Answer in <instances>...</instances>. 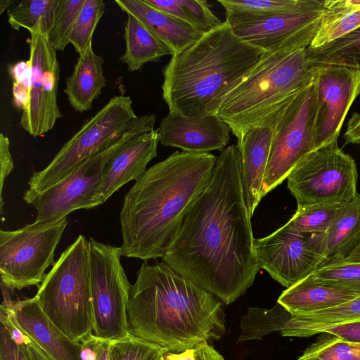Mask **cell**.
Masks as SVG:
<instances>
[{
	"instance_id": "obj_43",
	"label": "cell",
	"mask_w": 360,
	"mask_h": 360,
	"mask_svg": "<svg viewBox=\"0 0 360 360\" xmlns=\"http://www.w3.org/2000/svg\"><path fill=\"white\" fill-rule=\"evenodd\" d=\"M146 1L154 7L165 12L166 13L188 23L196 30L193 19L189 13L178 3L177 0Z\"/></svg>"
},
{
	"instance_id": "obj_46",
	"label": "cell",
	"mask_w": 360,
	"mask_h": 360,
	"mask_svg": "<svg viewBox=\"0 0 360 360\" xmlns=\"http://www.w3.org/2000/svg\"><path fill=\"white\" fill-rule=\"evenodd\" d=\"M25 345L32 360H51L27 336Z\"/></svg>"
},
{
	"instance_id": "obj_12",
	"label": "cell",
	"mask_w": 360,
	"mask_h": 360,
	"mask_svg": "<svg viewBox=\"0 0 360 360\" xmlns=\"http://www.w3.org/2000/svg\"><path fill=\"white\" fill-rule=\"evenodd\" d=\"M68 218L34 221L14 231L0 230L1 284L11 290L39 285L56 263L54 252Z\"/></svg>"
},
{
	"instance_id": "obj_37",
	"label": "cell",
	"mask_w": 360,
	"mask_h": 360,
	"mask_svg": "<svg viewBox=\"0 0 360 360\" xmlns=\"http://www.w3.org/2000/svg\"><path fill=\"white\" fill-rule=\"evenodd\" d=\"M0 360H32L25 345L27 336L1 311Z\"/></svg>"
},
{
	"instance_id": "obj_26",
	"label": "cell",
	"mask_w": 360,
	"mask_h": 360,
	"mask_svg": "<svg viewBox=\"0 0 360 360\" xmlns=\"http://www.w3.org/2000/svg\"><path fill=\"white\" fill-rule=\"evenodd\" d=\"M124 39L126 48L120 60L128 71L139 70L148 63L158 62L167 55L173 56L170 48L131 14H127Z\"/></svg>"
},
{
	"instance_id": "obj_22",
	"label": "cell",
	"mask_w": 360,
	"mask_h": 360,
	"mask_svg": "<svg viewBox=\"0 0 360 360\" xmlns=\"http://www.w3.org/2000/svg\"><path fill=\"white\" fill-rule=\"evenodd\" d=\"M90 44L79 56L71 75L66 79L64 92L74 110L84 112L92 108L94 101L106 85L102 56Z\"/></svg>"
},
{
	"instance_id": "obj_25",
	"label": "cell",
	"mask_w": 360,
	"mask_h": 360,
	"mask_svg": "<svg viewBox=\"0 0 360 360\" xmlns=\"http://www.w3.org/2000/svg\"><path fill=\"white\" fill-rule=\"evenodd\" d=\"M325 264L345 260L360 244V195L340 208L330 226L319 233Z\"/></svg>"
},
{
	"instance_id": "obj_2",
	"label": "cell",
	"mask_w": 360,
	"mask_h": 360,
	"mask_svg": "<svg viewBox=\"0 0 360 360\" xmlns=\"http://www.w3.org/2000/svg\"><path fill=\"white\" fill-rule=\"evenodd\" d=\"M217 157L175 151L146 169L126 193L120 213L122 255L162 258L191 205L210 181Z\"/></svg>"
},
{
	"instance_id": "obj_31",
	"label": "cell",
	"mask_w": 360,
	"mask_h": 360,
	"mask_svg": "<svg viewBox=\"0 0 360 360\" xmlns=\"http://www.w3.org/2000/svg\"><path fill=\"white\" fill-rule=\"evenodd\" d=\"M311 276L318 283L340 288L360 297V262L342 260L326 263Z\"/></svg>"
},
{
	"instance_id": "obj_36",
	"label": "cell",
	"mask_w": 360,
	"mask_h": 360,
	"mask_svg": "<svg viewBox=\"0 0 360 360\" xmlns=\"http://www.w3.org/2000/svg\"><path fill=\"white\" fill-rule=\"evenodd\" d=\"M84 0H60L49 40L57 51H63L68 44L75 23Z\"/></svg>"
},
{
	"instance_id": "obj_7",
	"label": "cell",
	"mask_w": 360,
	"mask_h": 360,
	"mask_svg": "<svg viewBox=\"0 0 360 360\" xmlns=\"http://www.w3.org/2000/svg\"><path fill=\"white\" fill-rule=\"evenodd\" d=\"M155 114L138 117L113 145L86 159L63 179L36 193L25 191L23 200L37 211L35 221H53L67 217L73 211L96 207L94 200L110 159L127 142L154 130Z\"/></svg>"
},
{
	"instance_id": "obj_20",
	"label": "cell",
	"mask_w": 360,
	"mask_h": 360,
	"mask_svg": "<svg viewBox=\"0 0 360 360\" xmlns=\"http://www.w3.org/2000/svg\"><path fill=\"white\" fill-rule=\"evenodd\" d=\"M273 138L272 126L250 129L237 143L241 158V181L245 202L250 217L263 198L262 186Z\"/></svg>"
},
{
	"instance_id": "obj_13",
	"label": "cell",
	"mask_w": 360,
	"mask_h": 360,
	"mask_svg": "<svg viewBox=\"0 0 360 360\" xmlns=\"http://www.w3.org/2000/svg\"><path fill=\"white\" fill-rule=\"evenodd\" d=\"M29 32L32 82L29 101L22 110L20 124L30 135L37 137L51 130L63 116L58 104L60 65L56 51L41 23Z\"/></svg>"
},
{
	"instance_id": "obj_3",
	"label": "cell",
	"mask_w": 360,
	"mask_h": 360,
	"mask_svg": "<svg viewBox=\"0 0 360 360\" xmlns=\"http://www.w3.org/2000/svg\"><path fill=\"white\" fill-rule=\"evenodd\" d=\"M127 316L130 334L169 352L218 340L226 331L223 302L163 262L142 263Z\"/></svg>"
},
{
	"instance_id": "obj_4",
	"label": "cell",
	"mask_w": 360,
	"mask_h": 360,
	"mask_svg": "<svg viewBox=\"0 0 360 360\" xmlns=\"http://www.w3.org/2000/svg\"><path fill=\"white\" fill-rule=\"evenodd\" d=\"M265 53L243 41L225 21L184 51L162 70V98L169 112L215 115L226 96Z\"/></svg>"
},
{
	"instance_id": "obj_29",
	"label": "cell",
	"mask_w": 360,
	"mask_h": 360,
	"mask_svg": "<svg viewBox=\"0 0 360 360\" xmlns=\"http://www.w3.org/2000/svg\"><path fill=\"white\" fill-rule=\"evenodd\" d=\"M309 65H333L360 71V26L351 32L317 48L307 47Z\"/></svg>"
},
{
	"instance_id": "obj_41",
	"label": "cell",
	"mask_w": 360,
	"mask_h": 360,
	"mask_svg": "<svg viewBox=\"0 0 360 360\" xmlns=\"http://www.w3.org/2000/svg\"><path fill=\"white\" fill-rule=\"evenodd\" d=\"M14 167L13 161L10 152L8 138L3 133L0 134V212L3 214V190L6 179L11 173Z\"/></svg>"
},
{
	"instance_id": "obj_23",
	"label": "cell",
	"mask_w": 360,
	"mask_h": 360,
	"mask_svg": "<svg viewBox=\"0 0 360 360\" xmlns=\"http://www.w3.org/2000/svg\"><path fill=\"white\" fill-rule=\"evenodd\" d=\"M226 11L231 27L271 16L304 12H322L326 0H217Z\"/></svg>"
},
{
	"instance_id": "obj_28",
	"label": "cell",
	"mask_w": 360,
	"mask_h": 360,
	"mask_svg": "<svg viewBox=\"0 0 360 360\" xmlns=\"http://www.w3.org/2000/svg\"><path fill=\"white\" fill-rule=\"evenodd\" d=\"M360 26V0H326L319 29L309 47L317 48Z\"/></svg>"
},
{
	"instance_id": "obj_51",
	"label": "cell",
	"mask_w": 360,
	"mask_h": 360,
	"mask_svg": "<svg viewBox=\"0 0 360 360\" xmlns=\"http://www.w3.org/2000/svg\"></svg>"
},
{
	"instance_id": "obj_11",
	"label": "cell",
	"mask_w": 360,
	"mask_h": 360,
	"mask_svg": "<svg viewBox=\"0 0 360 360\" xmlns=\"http://www.w3.org/2000/svg\"><path fill=\"white\" fill-rule=\"evenodd\" d=\"M89 260L94 335L112 342L130 335L128 303L131 284L120 262L121 248L90 238Z\"/></svg>"
},
{
	"instance_id": "obj_5",
	"label": "cell",
	"mask_w": 360,
	"mask_h": 360,
	"mask_svg": "<svg viewBox=\"0 0 360 360\" xmlns=\"http://www.w3.org/2000/svg\"><path fill=\"white\" fill-rule=\"evenodd\" d=\"M303 48L265 52L226 96L217 115L230 127L238 143L250 129L262 126L314 79V68Z\"/></svg>"
},
{
	"instance_id": "obj_49",
	"label": "cell",
	"mask_w": 360,
	"mask_h": 360,
	"mask_svg": "<svg viewBox=\"0 0 360 360\" xmlns=\"http://www.w3.org/2000/svg\"><path fill=\"white\" fill-rule=\"evenodd\" d=\"M16 1L14 0H1L0 1V14L1 15L5 11H8Z\"/></svg>"
},
{
	"instance_id": "obj_42",
	"label": "cell",
	"mask_w": 360,
	"mask_h": 360,
	"mask_svg": "<svg viewBox=\"0 0 360 360\" xmlns=\"http://www.w3.org/2000/svg\"><path fill=\"white\" fill-rule=\"evenodd\" d=\"M329 333L347 342L360 344V321L349 322L321 329L319 333Z\"/></svg>"
},
{
	"instance_id": "obj_17",
	"label": "cell",
	"mask_w": 360,
	"mask_h": 360,
	"mask_svg": "<svg viewBox=\"0 0 360 360\" xmlns=\"http://www.w3.org/2000/svg\"><path fill=\"white\" fill-rule=\"evenodd\" d=\"M5 311L11 322L51 360H83L82 345L70 340L42 311L36 297L12 300L9 288L1 285Z\"/></svg>"
},
{
	"instance_id": "obj_47",
	"label": "cell",
	"mask_w": 360,
	"mask_h": 360,
	"mask_svg": "<svg viewBox=\"0 0 360 360\" xmlns=\"http://www.w3.org/2000/svg\"><path fill=\"white\" fill-rule=\"evenodd\" d=\"M161 360H195L194 349H188L181 353L167 352Z\"/></svg>"
},
{
	"instance_id": "obj_38",
	"label": "cell",
	"mask_w": 360,
	"mask_h": 360,
	"mask_svg": "<svg viewBox=\"0 0 360 360\" xmlns=\"http://www.w3.org/2000/svg\"><path fill=\"white\" fill-rule=\"evenodd\" d=\"M13 81V104L23 110L29 101L32 82V68L30 60H20L8 67Z\"/></svg>"
},
{
	"instance_id": "obj_33",
	"label": "cell",
	"mask_w": 360,
	"mask_h": 360,
	"mask_svg": "<svg viewBox=\"0 0 360 360\" xmlns=\"http://www.w3.org/2000/svg\"><path fill=\"white\" fill-rule=\"evenodd\" d=\"M340 207L321 205L297 207L295 214L287 224L295 231L303 234L324 233Z\"/></svg>"
},
{
	"instance_id": "obj_34",
	"label": "cell",
	"mask_w": 360,
	"mask_h": 360,
	"mask_svg": "<svg viewBox=\"0 0 360 360\" xmlns=\"http://www.w3.org/2000/svg\"><path fill=\"white\" fill-rule=\"evenodd\" d=\"M297 360H360L352 343L329 333H321Z\"/></svg>"
},
{
	"instance_id": "obj_1",
	"label": "cell",
	"mask_w": 360,
	"mask_h": 360,
	"mask_svg": "<svg viewBox=\"0 0 360 360\" xmlns=\"http://www.w3.org/2000/svg\"><path fill=\"white\" fill-rule=\"evenodd\" d=\"M245 202L237 145L221 150L212 176L161 258L225 304L252 286L261 269Z\"/></svg>"
},
{
	"instance_id": "obj_45",
	"label": "cell",
	"mask_w": 360,
	"mask_h": 360,
	"mask_svg": "<svg viewBox=\"0 0 360 360\" xmlns=\"http://www.w3.org/2000/svg\"><path fill=\"white\" fill-rule=\"evenodd\" d=\"M345 139L347 143L360 144V113L355 112L350 117Z\"/></svg>"
},
{
	"instance_id": "obj_40",
	"label": "cell",
	"mask_w": 360,
	"mask_h": 360,
	"mask_svg": "<svg viewBox=\"0 0 360 360\" xmlns=\"http://www.w3.org/2000/svg\"><path fill=\"white\" fill-rule=\"evenodd\" d=\"M80 343L83 360H110L112 342L99 339L92 333Z\"/></svg>"
},
{
	"instance_id": "obj_30",
	"label": "cell",
	"mask_w": 360,
	"mask_h": 360,
	"mask_svg": "<svg viewBox=\"0 0 360 360\" xmlns=\"http://www.w3.org/2000/svg\"><path fill=\"white\" fill-rule=\"evenodd\" d=\"M60 0H22L16 1L8 11V21L15 30H32L41 23L49 35L53 27Z\"/></svg>"
},
{
	"instance_id": "obj_19",
	"label": "cell",
	"mask_w": 360,
	"mask_h": 360,
	"mask_svg": "<svg viewBox=\"0 0 360 360\" xmlns=\"http://www.w3.org/2000/svg\"><path fill=\"white\" fill-rule=\"evenodd\" d=\"M160 142L158 129L132 139L124 145L108 163L94 203L98 207L131 181H137L148 164L157 156Z\"/></svg>"
},
{
	"instance_id": "obj_21",
	"label": "cell",
	"mask_w": 360,
	"mask_h": 360,
	"mask_svg": "<svg viewBox=\"0 0 360 360\" xmlns=\"http://www.w3.org/2000/svg\"><path fill=\"white\" fill-rule=\"evenodd\" d=\"M127 14L139 20L173 52L178 53L203 35L188 23L154 7L146 0H115Z\"/></svg>"
},
{
	"instance_id": "obj_10",
	"label": "cell",
	"mask_w": 360,
	"mask_h": 360,
	"mask_svg": "<svg viewBox=\"0 0 360 360\" xmlns=\"http://www.w3.org/2000/svg\"><path fill=\"white\" fill-rule=\"evenodd\" d=\"M316 98L314 79L265 122L273 127L270 155L262 186L264 197L280 185L315 147Z\"/></svg>"
},
{
	"instance_id": "obj_27",
	"label": "cell",
	"mask_w": 360,
	"mask_h": 360,
	"mask_svg": "<svg viewBox=\"0 0 360 360\" xmlns=\"http://www.w3.org/2000/svg\"><path fill=\"white\" fill-rule=\"evenodd\" d=\"M360 321V297L327 309L292 316L280 333L283 337L307 338L325 328Z\"/></svg>"
},
{
	"instance_id": "obj_32",
	"label": "cell",
	"mask_w": 360,
	"mask_h": 360,
	"mask_svg": "<svg viewBox=\"0 0 360 360\" xmlns=\"http://www.w3.org/2000/svg\"><path fill=\"white\" fill-rule=\"evenodd\" d=\"M103 0H84L70 37L76 52L82 54L92 44L94 32L105 11Z\"/></svg>"
},
{
	"instance_id": "obj_14",
	"label": "cell",
	"mask_w": 360,
	"mask_h": 360,
	"mask_svg": "<svg viewBox=\"0 0 360 360\" xmlns=\"http://www.w3.org/2000/svg\"><path fill=\"white\" fill-rule=\"evenodd\" d=\"M261 269L288 288L325 263L319 233L303 234L286 223L270 235L255 239Z\"/></svg>"
},
{
	"instance_id": "obj_35",
	"label": "cell",
	"mask_w": 360,
	"mask_h": 360,
	"mask_svg": "<svg viewBox=\"0 0 360 360\" xmlns=\"http://www.w3.org/2000/svg\"><path fill=\"white\" fill-rule=\"evenodd\" d=\"M164 347L131 334L112 342L110 360H161Z\"/></svg>"
},
{
	"instance_id": "obj_6",
	"label": "cell",
	"mask_w": 360,
	"mask_h": 360,
	"mask_svg": "<svg viewBox=\"0 0 360 360\" xmlns=\"http://www.w3.org/2000/svg\"><path fill=\"white\" fill-rule=\"evenodd\" d=\"M53 323L80 342L94 329L88 240L79 235L60 255L35 295Z\"/></svg>"
},
{
	"instance_id": "obj_24",
	"label": "cell",
	"mask_w": 360,
	"mask_h": 360,
	"mask_svg": "<svg viewBox=\"0 0 360 360\" xmlns=\"http://www.w3.org/2000/svg\"><path fill=\"white\" fill-rule=\"evenodd\" d=\"M356 297L342 289L318 283L309 275L285 290L277 302L297 316L334 307Z\"/></svg>"
},
{
	"instance_id": "obj_39",
	"label": "cell",
	"mask_w": 360,
	"mask_h": 360,
	"mask_svg": "<svg viewBox=\"0 0 360 360\" xmlns=\"http://www.w3.org/2000/svg\"><path fill=\"white\" fill-rule=\"evenodd\" d=\"M194 20L195 28L202 34L210 32L223 22L212 13L206 0H177Z\"/></svg>"
},
{
	"instance_id": "obj_15",
	"label": "cell",
	"mask_w": 360,
	"mask_h": 360,
	"mask_svg": "<svg viewBox=\"0 0 360 360\" xmlns=\"http://www.w3.org/2000/svg\"><path fill=\"white\" fill-rule=\"evenodd\" d=\"M312 67L316 98L314 143L317 148L338 139L350 106L360 94V71L333 65Z\"/></svg>"
},
{
	"instance_id": "obj_9",
	"label": "cell",
	"mask_w": 360,
	"mask_h": 360,
	"mask_svg": "<svg viewBox=\"0 0 360 360\" xmlns=\"http://www.w3.org/2000/svg\"><path fill=\"white\" fill-rule=\"evenodd\" d=\"M354 160L338 146V139L308 153L287 177L297 207L345 206L357 195Z\"/></svg>"
},
{
	"instance_id": "obj_8",
	"label": "cell",
	"mask_w": 360,
	"mask_h": 360,
	"mask_svg": "<svg viewBox=\"0 0 360 360\" xmlns=\"http://www.w3.org/2000/svg\"><path fill=\"white\" fill-rule=\"evenodd\" d=\"M137 117L130 96H113L63 144L44 169L33 172L25 191L39 193L55 184L82 162L113 145Z\"/></svg>"
},
{
	"instance_id": "obj_50",
	"label": "cell",
	"mask_w": 360,
	"mask_h": 360,
	"mask_svg": "<svg viewBox=\"0 0 360 360\" xmlns=\"http://www.w3.org/2000/svg\"><path fill=\"white\" fill-rule=\"evenodd\" d=\"M353 347L354 348L356 352L360 358V344H353L352 343Z\"/></svg>"
},
{
	"instance_id": "obj_18",
	"label": "cell",
	"mask_w": 360,
	"mask_h": 360,
	"mask_svg": "<svg viewBox=\"0 0 360 360\" xmlns=\"http://www.w3.org/2000/svg\"><path fill=\"white\" fill-rule=\"evenodd\" d=\"M160 143L193 153H208L225 148L229 126L216 114L189 117L168 113L158 127Z\"/></svg>"
},
{
	"instance_id": "obj_44",
	"label": "cell",
	"mask_w": 360,
	"mask_h": 360,
	"mask_svg": "<svg viewBox=\"0 0 360 360\" xmlns=\"http://www.w3.org/2000/svg\"><path fill=\"white\" fill-rule=\"evenodd\" d=\"M194 356L195 360H224L222 355L207 342L195 347Z\"/></svg>"
},
{
	"instance_id": "obj_16",
	"label": "cell",
	"mask_w": 360,
	"mask_h": 360,
	"mask_svg": "<svg viewBox=\"0 0 360 360\" xmlns=\"http://www.w3.org/2000/svg\"><path fill=\"white\" fill-rule=\"evenodd\" d=\"M323 12L277 15L235 25L231 29L237 37L265 52H292L310 45L319 29Z\"/></svg>"
},
{
	"instance_id": "obj_48",
	"label": "cell",
	"mask_w": 360,
	"mask_h": 360,
	"mask_svg": "<svg viewBox=\"0 0 360 360\" xmlns=\"http://www.w3.org/2000/svg\"><path fill=\"white\" fill-rule=\"evenodd\" d=\"M345 260L349 262H360V244L353 250Z\"/></svg>"
}]
</instances>
